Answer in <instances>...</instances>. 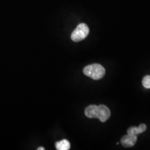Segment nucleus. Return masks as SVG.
Instances as JSON below:
<instances>
[{
  "mask_svg": "<svg viewBox=\"0 0 150 150\" xmlns=\"http://www.w3.org/2000/svg\"><path fill=\"white\" fill-rule=\"evenodd\" d=\"M85 115L89 118H98L102 122H104L110 117V111L105 105H90L85 109Z\"/></svg>",
  "mask_w": 150,
  "mask_h": 150,
  "instance_id": "nucleus-1",
  "label": "nucleus"
},
{
  "mask_svg": "<svg viewBox=\"0 0 150 150\" xmlns=\"http://www.w3.org/2000/svg\"><path fill=\"white\" fill-rule=\"evenodd\" d=\"M83 71L84 74L94 80L101 79L104 76L105 72H106L104 67L98 63L87 65L84 67Z\"/></svg>",
  "mask_w": 150,
  "mask_h": 150,
  "instance_id": "nucleus-2",
  "label": "nucleus"
},
{
  "mask_svg": "<svg viewBox=\"0 0 150 150\" xmlns=\"http://www.w3.org/2000/svg\"><path fill=\"white\" fill-rule=\"evenodd\" d=\"M89 31V28L87 24L81 23L73 31L71 35V39L74 42H80L88 36Z\"/></svg>",
  "mask_w": 150,
  "mask_h": 150,
  "instance_id": "nucleus-3",
  "label": "nucleus"
},
{
  "mask_svg": "<svg viewBox=\"0 0 150 150\" xmlns=\"http://www.w3.org/2000/svg\"><path fill=\"white\" fill-rule=\"evenodd\" d=\"M137 141V136L135 135L127 134L121 139V143L125 147H131L135 145Z\"/></svg>",
  "mask_w": 150,
  "mask_h": 150,
  "instance_id": "nucleus-4",
  "label": "nucleus"
},
{
  "mask_svg": "<svg viewBox=\"0 0 150 150\" xmlns=\"http://www.w3.org/2000/svg\"><path fill=\"white\" fill-rule=\"evenodd\" d=\"M146 129H147V126H146V125H145V124H141L138 127H131L130 128H129L128 130H127V134L137 136L138 134L143 133L144 131H146Z\"/></svg>",
  "mask_w": 150,
  "mask_h": 150,
  "instance_id": "nucleus-5",
  "label": "nucleus"
},
{
  "mask_svg": "<svg viewBox=\"0 0 150 150\" xmlns=\"http://www.w3.org/2000/svg\"><path fill=\"white\" fill-rule=\"evenodd\" d=\"M56 148L58 150H68L70 149V143L68 140L66 139H63L61 141L56 142Z\"/></svg>",
  "mask_w": 150,
  "mask_h": 150,
  "instance_id": "nucleus-6",
  "label": "nucleus"
},
{
  "mask_svg": "<svg viewBox=\"0 0 150 150\" xmlns=\"http://www.w3.org/2000/svg\"><path fill=\"white\" fill-rule=\"evenodd\" d=\"M142 83L146 88H150V75H147L142 79Z\"/></svg>",
  "mask_w": 150,
  "mask_h": 150,
  "instance_id": "nucleus-7",
  "label": "nucleus"
},
{
  "mask_svg": "<svg viewBox=\"0 0 150 150\" xmlns=\"http://www.w3.org/2000/svg\"><path fill=\"white\" fill-rule=\"evenodd\" d=\"M38 150H45V148L42 147H38Z\"/></svg>",
  "mask_w": 150,
  "mask_h": 150,
  "instance_id": "nucleus-8",
  "label": "nucleus"
}]
</instances>
